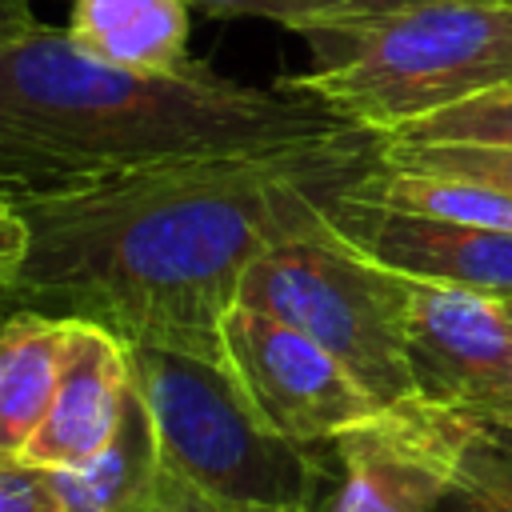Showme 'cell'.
Returning a JSON list of instances; mask_svg holds the SVG:
<instances>
[{
  "instance_id": "obj_1",
  "label": "cell",
  "mask_w": 512,
  "mask_h": 512,
  "mask_svg": "<svg viewBox=\"0 0 512 512\" xmlns=\"http://www.w3.org/2000/svg\"><path fill=\"white\" fill-rule=\"evenodd\" d=\"M384 136L340 128L304 144L172 164L64 192L0 196V288L12 308L88 320L124 344L224 360L244 272L284 240L332 228Z\"/></svg>"
},
{
  "instance_id": "obj_2",
  "label": "cell",
  "mask_w": 512,
  "mask_h": 512,
  "mask_svg": "<svg viewBox=\"0 0 512 512\" xmlns=\"http://www.w3.org/2000/svg\"><path fill=\"white\" fill-rule=\"evenodd\" d=\"M352 128L320 100L252 88L208 64L112 68L84 56L68 28L4 4L0 36V188L64 192L132 172L252 156Z\"/></svg>"
},
{
  "instance_id": "obj_3",
  "label": "cell",
  "mask_w": 512,
  "mask_h": 512,
  "mask_svg": "<svg viewBox=\"0 0 512 512\" xmlns=\"http://www.w3.org/2000/svg\"><path fill=\"white\" fill-rule=\"evenodd\" d=\"M308 44L316 64L284 84L380 136L512 84V4L496 0H412Z\"/></svg>"
},
{
  "instance_id": "obj_4",
  "label": "cell",
  "mask_w": 512,
  "mask_h": 512,
  "mask_svg": "<svg viewBox=\"0 0 512 512\" xmlns=\"http://www.w3.org/2000/svg\"><path fill=\"white\" fill-rule=\"evenodd\" d=\"M128 352L172 472L244 508L320 512L328 468L312 448L268 428L224 360L152 344Z\"/></svg>"
},
{
  "instance_id": "obj_5",
  "label": "cell",
  "mask_w": 512,
  "mask_h": 512,
  "mask_svg": "<svg viewBox=\"0 0 512 512\" xmlns=\"http://www.w3.org/2000/svg\"><path fill=\"white\" fill-rule=\"evenodd\" d=\"M240 304L312 336L380 404L416 400L408 364L412 276L360 252L336 224L264 252L244 272Z\"/></svg>"
},
{
  "instance_id": "obj_6",
  "label": "cell",
  "mask_w": 512,
  "mask_h": 512,
  "mask_svg": "<svg viewBox=\"0 0 512 512\" xmlns=\"http://www.w3.org/2000/svg\"><path fill=\"white\" fill-rule=\"evenodd\" d=\"M224 364L280 436L316 448L372 416L380 400L300 328L236 304L224 320Z\"/></svg>"
},
{
  "instance_id": "obj_7",
  "label": "cell",
  "mask_w": 512,
  "mask_h": 512,
  "mask_svg": "<svg viewBox=\"0 0 512 512\" xmlns=\"http://www.w3.org/2000/svg\"><path fill=\"white\" fill-rule=\"evenodd\" d=\"M476 416L428 400L380 404L336 440L340 480L324 512H440Z\"/></svg>"
},
{
  "instance_id": "obj_8",
  "label": "cell",
  "mask_w": 512,
  "mask_h": 512,
  "mask_svg": "<svg viewBox=\"0 0 512 512\" xmlns=\"http://www.w3.org/2000/svg\"><path fill=\"white\" fill-rule=\"evenodd\" d=\"M408 364L420 400L512 424V312L504 300L412 276Z\"/></svg>"
},
{
  "instance_id": "obj_9",
  "label": "cell",
  "mask_w": 512,
  "mask_h": 512,
  "mask_svg": "<svg viewBox=\"0 0 512 512\" xmlns=\"http://www.w3.org/2000/svg\"><path fill=\"white\" fill-rule=\"evenodd\" d=\"M332 224L380 264L436 284H460L496 300H512V228H472L432 216L388 212L340 200Z\"/></svg>"
},
{
  "instance_id": "obj_10",
  "label": "cell",
  "mask_w": 512,
  "mask_h": 512,
  "mask_svg": "<svg viewBox=\"0 0 512 512\" xmlns=\"http://www.w3.org/2000/svg\"><path fill=\"white\" fill-rule=\"evenodd\" d=\"M132 384V352L128 344L88 320H72L56 396L40 420V428L28 436V444L16 452V460L32 468H76L92 460L116 432L124 416V396Z\"/></svg>"
},
{
  "instance_id": "obj_11",
  "label": "cell",
  "mask_w": 512,
  "mask_h": 512,
  "mask_svg": "<svg viewBox=\"0 0 512 512\" xmlns=\"http://www.w3.org/2000/svg\"><path fill=\"white\" fill-rule=\"evenodd\" d=\"M188 0H72V44L112 68L188 64Z\"/></svg>"
},
{
  "instance_id": "obj_12",
  "label": "cell",
  "mask_w": 512,
  "mask_h": 512,
  "mask_svg": "<svg viewBox=\"0 0 512 512\" xmlns=\"http://www.w3.org/2000/svg\"><path fill=\"white\" fill-rule=\"evenodd\" d=\"M68 332L72 320L32 308L8 312L0 332V456H16L40 428L56 396Z\"/></svg>"
},
{
  "instance_id": "obj_13",
  "label": "cell",
  "mask_w": 512,
  "mask_h": 512,
  "mask_svg": "<svg viewBox=\"0 0 512 512\" xmlns=\"http://www.w3.org/2000/svg\"><path fill=\"white\" fill-rule=\"evenodd\" d=\"M160 464L164 460H160L156 424H152L148 400L132 376L128 396H124V416H120L112 440L92 460L52 472V480L72 512H120L148 488V480L160 472Z\"/></svg>"
},
{
  "instance_id": "obj_14",
  "label": "cell",
  "mask_w": 512,
  "mask_h": 512,
  "mask_svg": "<svg viewBox=\"0 0 512 512\" xmlns=\"http://www.w3.org/2000/svg\"><path fill=\"white\" fill-rule=\"evenodd\" d=\"M348 200L388 208V212H408V216H432V220H448V224L512 228V192H500V188L476 184V180H460V176L388 168L384 160L348 188Z\"/></svg>"
},
{
  "instance_id": "obj_15",
  "label": "cell",
  "mask_w": 512,
  "mask_h": 512,
  "mask_svg": "<svg viewBox=\"0 0 512 512\" xmlns=\"http://www.w3.org/2000/svg\"><path fill=\"white\" fill-rule=\"evenodd\" d=\"M440 512H512V424L476 420Z\"/></svg>"
},
{
  "instance_id": "obj_16",
  "label": "cell",
  "mask_w": 512,
  "mask_h": 512,
  "mask_svg": "<svg viewBox=\"0 0 512 512\" xmlns=\"http://www.w3.org/2000/svg\"><path fill=\"white\" fill-rule=\"evenodd\" d=\"M188 4H200V8L220 12V16L272 20V24H284L300 36L316 40V36L360 28L376 16H388L404 4H412V0H188Z\"/></svg>"
},
{
  "instance_id": "obj_17",
  "label": "cell",
  "mask_w": 512,
  "mask_h": 512,
  "mask_svg": "<svg viewBox=\"0 0 512 512\" xmlns=\"http://www.w3.org/2000/svg\"><path fill=\"white\" fill-rule=\"evenodd\" d=\"M384 140L404 144H504L512 148V84L484 88L460 104L404 124Z\"/></svg>"
},
{
  "instance_id": "obj_18",
  "label": "cell",
  "mask_w": 512,
  "mask_h": 512,
  "mask_svg": "<svg viewBox=\"0 0 512 512\" xmlns=\"http://www.w3.org/2000/svg\"><path fill=\"white\" fill-rule=\"evenodd\" d=\"M380 160L388 168L460 176V180H476V184H492L500 192H512V148H504V144H404V140H384Z\"/></svg>"
},
{
  "instance_id": "obj_19",
  "label": "cell",
  "mask_w": 512,
  "mask_h": 512,
  "mask_svg": "<svg viewBox=\"0 0 512 512\" xmlns=\"http://www.w3.org/2000/svg\"><path fill=\"white\" fill-rule=\"evenodd\" d=\"M120 512H268V508H244V504L220 500V496L196 488L192 480H184L180 472H172L168 464H160V472L148 480V488Z\"/></svg>"
},
{
  "instance_id": "obj_20",
  "label": "cell",
  "mask_w": 512,
  "mask_h": 512,
  "mask_svg": "<svg viewBox=\"0 0 512 512\" xmlns=\"http://www.w3.org/2000/svg\"><path fill=\"white\" fill-rule=\"evenodd\" d=\"M0 512H72L48 468L0 456Z\"/></svg>"
},
{
  "instance_id": "obj_21",
  "label": "cell",
  "mask_w": 512,
  "mask_h": 512,
  "mask_svg": "<svg viewBox=\"0 0 512 512\" xmlns=\"http://www.w3.org/2000/svg\"><path fill=\"white\" fill-rule=\"evenodd\" d=\"M504 304H508V312H512V300H504Z\"/></svg>"
},
{
  "instance_id": "obj_22",
  "label": "cell",
  "mask_w": 512,
  "mask_h": 512,
  "mask_svg": "<svg viewBox=\"0 0 512 512\" xmlns=\"http://www.w3.org/2000/svg\"><path fill=\"white\" fill-rule=\"evenodd\" d=\"M496 4H512V0H496Z\"/></svg>"
}]
</instances>
